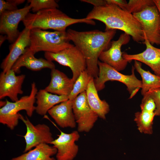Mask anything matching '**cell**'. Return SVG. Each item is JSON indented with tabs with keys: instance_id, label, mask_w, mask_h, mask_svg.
Here are the masks:
<instances>
[{
	"instance_id": "1",
	"label": "cell",
	"mask_w": 160,
	"mask_h": 160,
	"mask_svg": "<svg viewBox=\"0 0 160 160\" xmlns=\"http://www.w3.org/2000/svg\"><path fill=\"white\" fill-rule=\"evenodd\" d=\"M67 32L69 38L81 51L86 62L87 70L94 79L99 73L98 59L101 53L108 49L116 30L105 32L98 30L79 31L71 29Z\"/></svg>"
},
{
	"instance_id": "2",
	"label": "cell",
	"mask_w": 160,
	"mask_h": 160,
	"mask_svg": "<svg viewBox=\"0 0 160 160\" xmlns=\"http://www.w3.org/2000/svg\"><path fill=\"white\" fill-rule=\"evenodd\" d=\"M90 20H96L103 23L105 31L113 30H121L138 43L145 40L140 23L132 14L117 5L107 4L105 5L94 7L86 17Z\"/></svg>"
},
{
	"instance_id": "3",
	"label": "cell",
	"mask_w": 160,
	"mask_h": 160,
	"mask_svg": "<svg viewBox=\"0 0 160 160\" xmlns=\"http://www.w3.org/2000/svg\"><path fill=\"white\" fill-rule=\"evenodd\" d=\"M25 27L30 29L38 28L45 30L52 29L55 31H65L67 28L79 23L95 25L93 20L84 18L71 17L57 8L41 10L35 13L29 12L22 21Z\"/></svg>"
},
{
	"instance_id": "4",
	"label": "cell",
	"mask_w": 160,
	"mask_h": 160,
	"mask_svg": "<svg viewBox=\"0 0 160 160\" xmlns=\"http://www.w3.org/2000/svg\"><path fill=\"white\" fill-rule=\"evenodd\" d=\"M30 49L34 53L40 51L57 53L73 46L67 31L51 32L38 28L31 29Z\"/></svg>"
},
{
	"instance_id": "5",
	"label": "cell",
	"mask_w": 160,
	"mask_h": 160,
	"mask_svg": "<svg viewBox=\"0 0 160 160\" xmlns=\"http://www.w3.org/2000/svg\"><path fill=\"white\" fill-rule=\"evenodd\" d=\"M38 92L36 84L33 82L29 95L23 96L15 102H10L6 100L5 105L0 109V123L13 130L18 123L19 111L25 110L28 116L31 117L35 111L34 104Z\"/></svg>"
},
{
	"instance_id": "6",
	"label": "cell",
	"mask_w": 160,
	"mask_h": 160,
	"mask_svg": "<svg viewBox=\"0 0 160 160\" xmlns=\"http://www.w3.org/2000/svg\"><path fill=\"white\" fill-rule=\"evenodd\" d=\"M98 65L99 73L97 77L94 79V83L97 91L105 87V83L108 81H115L125 85L130 94L129 99L132 98L141 88L142 81L137 78L135 73L133 66L132 68V73L129 75L122 74L108 64L100 61Z\"/></svg>"
},
{
	"instance_id": "7",
	"label": "cell",
	"mask_w": 160,
	"mask_h": 160,
	"mask_svg": "<svg viewBox=\"0 0 160 160\" xmlns=\"http://www.w3.org/2000/svg\"><path fill=\"white\" fill-rule=\"evenodd\" d=\"M44 56L48 60L56 61L62 65L69 68L72 73V79L74 83L81 73L87 69L85 57L78 48L74 45L57 53L45 52Z\"/></svg>"
},
{
	"instance_id": "8",
	"label": "cell",
	"mask_w": 160,
	"mask_h": 160,
	"mask_svg": "<svg viewBox=\"0 0 160 160\" xmlns=\"http://www.w3.org/2000/svg\"><path fill=\"white\" fill-rule=\"evenodd\" d=\"M132 14L141 24L144 39H147L152 45H160V17L156 5L147 6Z\"/></svg>"
},
{
	"instance_id": "9",
	"label": "cell",
	"mask_w": 160,
	"mask_h": 160,
	"mask_svg": "<svg viewBox=\"0 0 160 160\" xmlns=\"http://www.w3.org/2000/svg\"><path fill=\"white\" fill-rule=\"evenodd\" d=\"M72 109L78 125L77 131L80 132H89L99 117L89 107L86 92L81 93L72 100Z\"/></svg>"
},
{
	"instance_id": "10",
	"label": "cell",
	"mask_w": 160,
	"mask_h": 160,
	"mask_svg": "<svg viewBox=\"0 0 160 160\" xmlns=\"http://www.w3.org/2000/svg\"><path fill=\"white\" fill-rule=\"evenodd\" d=\"M20 119L25 124L26 128L23 136L26 146L24 152H26L33 147L41 143L50 144L54 140L49 127L45 124L34 125L26 117L25 118L19 113Z\"/></svg>"
},
{
	"instance_id": "11",
	"label": "cell",
	"mask_w": 160,
	"mask_h": 160,
	"mask_svg": "<svg viewBox=\"0 0 160 160\" xmlns=\"http://www.w3.org/2000/svg\"><path fill=\"white\" fill-rule=\"evenodd\" d=\"M29 5L17 9L6 11L0 15V33L7 36V40L11 43L18 37L20 32L18 29L19 24L30 12Z\"/></svg>"
},
{
	"instance_id": "12",
	"label": "cell",
	"mask_w": 160,
	"mask_h": 160,
	"mask_svg": "<svg viewBox=\"0 0 160 160\" xmlns=\"http://www.w3.org/2000/svg\"><path fill=\"white\" fill-rule=\"evenodd\" d=\"M130 38L128 34H121L118 40L111 42L110 47L101 53L99 59L119 71L124 70L128 62L123 57L121 47L129 42Z\"/></svg>"
},
{
	"instance_id": "13",
	"label": "cell",
	"mask_w": 160,
	"mask_h": 160,
	"mask_svg": "<svg viewBox=\"0 0 160 160\" xmlns=\"http://www.w3.org/2000/svg\"><path fill=\"white\" fill-rule=\"evenodd\" d=\"M80 137L78 131L70 133L60 131L58 137L50 144L57 149L56 160H73L79 151V147L75 143Z\"/></svg>"
},
{
	"instance_id": "14",
	"label": "cell",
	"mask_w": 160,
	"mask_h": 160,
	"mask_svg": "<svg viewBox=\"0 0 160 160\" xmlns=\"http://www.w3.org/2000/svg\"><path fill=\"white\" fill-rule=\"evenodd\" d=\"M25 77L24 74L16 76L11 69L7 72H1L0 74V99L9 97L13 102L19 99L18 95L23 93L22 85Z\"/></svg>"
},
{
	"instance_id": "15",
	"label": "cell",
	"mask_w": 160,
	"mask_h": 160,
	"mask_svg": "<svg viewBox=\"0 0 160 160\" xmlns=\"http://www.w3.org/2000/svg\"><path fill=\"white\" fill-rule=\"evenodd\" d=\"M30 31V29L25 28L9 46V52L1 65L3 72L6 73L11 69L15 63L29 47Z\"/></svg>"
},
{
	"instance_id": "16",
	"label": "cell",
	"mask_w": 160,
	"mask_h": 160,
	"mask_svg": "<svg viewBox=\"0 0 160 160\" xmlns=\"http://www.w3.org/2000/svg\"><path fill=\"white\" fill-rule=\"evenodd\" d=\"M143 43L146 47L143 52L132 55L123 53V57L128 62L137 60L145 64L155 74L160 76V49L153 46L147 39H145Z\"/></svg>"
},
{
	"instance_id": "17",
	"label": "cell",
	"mask_w": 160,
	"mask_h": 160,
	"mask_svg": "<svg viewBox=\"0 0 160 160\" xmlns=\"http://www.w3.org/2000/svg\"><path fill=\"white\" fill-rule=\"evenodd\" d=\"M35 54L28 47L15 63L11 69L15 73H18L22 67L34 71H39L45 68L51 70L55 68L52 61L42 58H36L34 56Z\"/></svg>"
},
{
	"instance_id": "18",
	"label": "cell",
	"mask_w": 160,
	"mask_h": 160,
	"mask_svg": "<svg viewBox=\"0 0 160 160\" xmlns=\"http://www.w3.org/2000/svg\"><path fill=\"white\" fill-rule=\"evenodd\" d=\"M48 113L61 128L76 127V123L73 111L72 101L68 99L56 105Z\"/></svg>"
},
{
	"instance_id": "19",
	"label": "cell",
	"mask_w": 160,
	"mask_h": 160,
	"mask_svg": "<svg viewBox=\"0 0 160 160\" xmlns=\"http://www.w3.org/2000/svg\"><path fill=\"white\" fill-rule=\"evenodd\" d=\"M51 77L50 82L45 90L57 95L68 96L74 83L72 79L55 68L51 70Z\"/></svg>"
},
{
	"instance_id": "20",
	"label": "cell",
	"mask_w": 160,
	"mask_h": 160,
	"mask_svg": "<svg viewBox=\"0 0 160 160\" xmlns=\"http://www.w3.org/2000/svg\"><path fill=\"white\" fill-rule=\"evenodd\" d=\"M94 79L92 77L90 79L86 91L87 102L91 109L99 117L105 119L110 111L109 105L105 100H101L100 98Z\"/></svg>"
},
{
	"instance_id": "21",
	"label": "cell",
	"mask_w": 160,
	"mask_h": 160,
	"mask_svg": "<svg viewBox=\"0 0 160 160\" xmlns=\"http://www.w3.org/2000/svg\"><path fill=\"white\" fill-rule=\"evenodd\" d=\"M35 111L38 114L45 116L51 108L58 104L68 100V96L52 94L45 89H41L36 96Z\"/></svg>"
},
{
	"instance_id": "22",
	"label": "cell",
	"mask_w": 160,
	"mask_h": 160,
	"mask_svg": "<svg viewBox=\"0 0 160 160\" xmlns=\"http://www.w3.org/2000/svg\"><path fill=\"white\" fill-rule=\"evenodd\" d=\"M57 149L54 146L46 143H41L33 149L11 160H56L52 156L57 153Z\"/></svg>"
},
{
	"instance_id": "23",
	"label": "cell",
	"mask_w": 160,
	"mask_h": 160,
	"mask_svg": "<svg viewBox=\"0 0 160 160\" xmlns=\"http://www.w3.org/2000/svg\"><path fill=\"white\" fill-rule=\"evenodd\" d=\"M134 67L142 79L141 93L143 96L150 90L160 89V76L143 69L141 62L134 60Z\"/></svg>"
},
{
	"instance_id": "24",
	"label": "cell",
	"mask_w": 160,
	"mask_h": 160,
	"mask_svg": "<svg viewBox=\"0 0 160 160\" xmlns=\"http://www.w3.org/2000/svg\"><path fill=\"white\" fill-rule=\"evenodd\" d=\"M155 116L154 112L144 111L135 113L134 120L140 132L149 135L152 134L153 122Z\"/></svg>"
},
{
	"instance_id": "25",
	"label": "cell",
	"mask_w": 160,
	"mask_h": 160,
	"mask_svg": "<svg viewBox=\"0 0 160 160\" xmlns=\"http://www.w3.org/2000/svg\"><path fill=\"white\" fill-rule=\"evenodd\" d=\"M92 77L87 69L82 72L74 83L73 89L68 96V99L72 101L80 94L86 92Z\"/></svg>"
},
{
	"instance_id": "26",
	"label": "cell",
	"mask_w": 160,
	"mask_h": 160,
	"mask_svg": "<svg viewBox=\"0 0 160 160\" xmlns=\"http://www.w3.org/2000/svg\"><path fill=\"white\" fill-rule=\"evenodd\" d=\"M29 6L34 13L49 9L57 8L59 5L54 0H28Z\"/></svg>"
},
{
	"instance_id": "27",
	"label": "cell",
	"mask_w": 160,
	"mask_h": 160,
	"mask_svg": "<svg viewBox=\"0 0 160 160\" xmlns=\"http://www.w3.org/2000/svg\"><path fill=\"white\" fill-rule=\"evenodd\" d=\"M154 5L153 0H130L127 4L126 10L133 14L140 12L147 6Z\"/></svg>"
},
{
	"instance_id": "28",
	"label": "cell",
	"mask_w": 160,
	"mask_h": 160,
	"mask_svg": "<svg viewBox=\"0 0 160 160\" xmlns=\"http://www.w3.org/2000/svg\"><path fill=\"white\" fill-rule=\"evenodd\" d=\"M25 0H0V15L6 11H11L18 9L17 6L23 3Z\"/></svg>"
},
{
	"instance_id": "29",
	"label": "cell",
	"mask_w": 160,
	"mask_h": 160,
	"mask_svg": "<svg viewBox=\"0 0 160 160\" xmlns=\"http://www.w3.org/2000/svg\"><path fill=\"white\" fill-rule=\"evenodd\" d=\"M141 111L154 112L156 105L153 99L147 94L143 96L140 105Z\"/></svg>"
},
{
	"instance_id": "30",
	"label": "cell",
	"mask_w": 160,
	"mask_h": 160,
	"mask_svg": "<svg viewBox=\"0 0 160 160\" xmlns=\"http://www.w3.org/2000/svg\"><path fill=\"white\" fill-rule=\"evenodd\" d=\"M146 94L151 97L154 101L156 109L155 111V116L160 115V89H156L149 91Z\"/></svg>"
},
{
	"instance_id": "31",
	"label": "cell",
	"mask_w": 160,
	"mask_h": 160,
	"mask_svg": "<svg viewBox=\"0 0 160 160\" xmlns=\"http://www.w3.org/2000/svg\"><path fill=\"white\" fill-rule=\"evenodd\" d=\"M107 4H111L117 5L121 9L126 10L127 3L124 0H106Z\"/></svg>"
},
{
	"instance_id": "32",
	"label": "cell",
	"mask_w": 160,
	"mask_h": 160,
	"mask_svg": "<svg viewBox=\"0 0 160 160\" xmlns=\"http://www.w3.org/2000/svg\"><path fill=\"white\" fill-rule=\"evenodd\" d=\"M81 1L92 4L94 7L103 6L107 4L106 0H82Z\"/></svg>"
},
{
	"instance_id": "33",
	"label": "cell",
	"mask_w": 160,
	"mask_h": 160,
	"mask_svg": "<svg viewBox=\"0 0 160 160\" xmlns=\"http://www.w3.org/2000/svg\"><path fill=\"white\" fill-rule=\"evenodd\" d=\"M153 1L156 7L158 9L160 17V0H153Z\"/></svg>"
},
{
	"instance_id": "34",
	"label": "cell",
	"mask_w": 160,
	"mask_h": 160,
	"mask_svg": "<svg viewBox=\"0 0 160 160\" xmlns=\"http://www.w3.org/2000/svg\"><path fill=\"white\" fill-rule=\"evenodd\" d=\"M7 40V37L6 35L4 36L1 34L0 36V46H1V45L5 40Z\"/></svg>"
},
{
	"instance_id": "35",
	"label": "cell",
	"mask_w": 160,
	"mask_h": 160,
	"mask_svg": "<svg viewBox=\"0 0 160 160\" xmlns=\"http://www.w3.org/2000/svg\"><path fill=\"white\" fill-rule=\"evenodd\" d=\"M6 103V101H1L0 102V106L1 108L4 106Z\"/></svg>"
},
{
	"instance_id": "36",
	"label": "cell",
	"mask_w": 160,
	"mask_h": 160,
	"mask_svg": "<svg viewBox=\"0 0 160 160\" xmlns=\"http://www.w3.org/2000/svg\"></svg>"
}]
</instances>
